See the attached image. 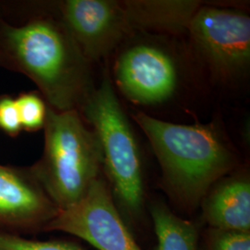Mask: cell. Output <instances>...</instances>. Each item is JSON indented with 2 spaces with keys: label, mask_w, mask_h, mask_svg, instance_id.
I'll list each match as a JSON object with an SVG mask.
<instances>
[{
  "label": "cell",
  "mask_w": 250,
  "mask_h": 250,
  "mask_svg": "<svg viewBox=\"0 0 250 250\" xmlns=\"http://www.w3.org/2000/svg\"><path fill=\"white\" fill-rule=\"evenodd\" d=\"M55 7L90 63L106 59L131 34L122 1L64 0Z\"/></svg>",
  "instance_id": "ba28073f"
},
{
  "label": "cell",
  "mask_w": 250,
  "mask_h": 250,
  "mask_svg": "<svg viewBox=\"0 0 250 250\" xmlns=\"http://www.w3.org/2000/svg\"><path fill=\"white\" fill-rule=\"evenodd\" d=\"M131 34L156 32L188 33L192 19L203 5L197 0H126L122 1Z\"/></svg>",
  "instance_id": "8fae6325"
},
{
  "label": "cell",
  "mask_w": 250,
  "mask_h": 250,
  "mask_svg": "<svg viewBox=\"0 0 250 250\" xmlns=\"http://www.w3.org/2000/svg\"><path fill=\"white\" fill-rule=\"evenodd\" d=\"M210 228L250 232V181L247 172H233L219 180L201 202Z\"/></svg>",
  "instance_id": "30bf717a"
},
{
  "label": "cell",
  "mask_w": 250,
  "mask_h": 250,
  "mask_svg": "<svg viewBox=\"0 0 250 250\" xmlns=\"http://www.w3.org/2000/svg\"><path fill=\"white\" fill-rule=\"evenodd\" d=\"M111 81L134 104L157 106L177 93L180 67L169 49L155 42L140 41L118 54Z\"/></svg>",
  "instance_id": "8992f818"
},
{
  "label": "cell",
  "mask_w": 250,
  "mask_h": 250,
  "mask_svg": "<svg viewBox=\"0 0 250 250\" xmlns=\"http://www.w3.org/2000/svg\"><path fill=\"white\" fill-rule=\"evenodd\" d=\"M16 99L22 131L36 132L44 129L47 104L42 96L35 92L21 93Z\"/></svg>",
  "instance_id": "4fadbf2b"
},
{
  "label": "cell",
  "mask_w": 250,
  "mask_h": 250,
  "mask_svg": "<svg viewBox=\"0 0 250 250\" xmlns=\"http://www.w3.org/2000/svg\"><path fill=\"white\" fill-rule=\"evenodd\" d=\"M59 211L30 167L0 164V230L25 236L45 232Z\"/></svg>",
  "instance_id": "9c48e42d"
},
{
  "label": "cell",
  "mask_w": 250,
  "mask_h": 250,
  "mask_svg": "<svg viewBox=\"0 0 250 250\" xmlns=\"http://www.w3.org/2000/svg\"><path fill=\"white\" fill-rule=\"evenodd\" d=\"M79 112L98 138L103 172L121 214L127 224L139 222L146 205L141 154L108 72Z\"/></svg>",
  "instance_id": "3957f363"
},
{
  "label": "cell",
  "mask_w": 250,
  "mask_h": 250,
  "mask_svg": "<svg viewBox=\"0 0 250 250\" xmlns=\"http://www.w3.org/2000/svg\"><path fill=\"white\" fill-rule=\"evenodd\" d=\"M26 11L16 23L0 13V67L33 81L48 107L80 111L96 88L91 63L57 11Z\"/></svg>",
  "instance_id": "6da1fadb"
},
{
  "label": "cell",
  "mask_w": 250,
  "mask_h": 250,
  "mask_svg": "<svg viewBox=\"0 0 250 250\" xmlns=\"http://www.w3.org/2000/svg\"><path fill=\"white\" fill-rule=\"evenodd\" d=\"M198 250H250V232L208 227Z\"/></svg>",
  "instance_id": "9a60e30c"
},
{
  "label": "cell",
  "mask_w": 250,
  "mask_h": 250,
  "mask_svg": "<svg viewBox=\"0 0 250 250\" xmlns=\"http://www.w3.org/2000/svg\"><path fill=\"white\" fill-rule=\"evenodd\" d=\"M41 158L30 167L60 209L78 202L103 173L98 138L78 110L47 106Z\"/></svg>",
  "instance_id": "277c9868"
},
{
  "label": "cell",
  "mask_w": 250,
  "mask_h": 250,
  "mask_svg": "<svg viewBox=\"0 0 250 250\" xmlns=\"http://www.w3.org/2000/svg\"><path fill=\"white\" fill-rule=\"evenodd\" d=\"M0 130L12 137L22 131L16 99L9 96L0 97Z\"/></svg>",
  "instance_id": "2e32d148"
},
{
  "label": "cell",
  "mask_w": 250,
  "mask_h": 250,
  "mask_svg": "<svg viewBox=\"0 0 250 250\" xmlns=\"http://www.w3.org/2000/svg\"><path fill=\"white\" fill-rule=\"evenodd\" d=\"M0 250H84L65 240H35L25 235L0 230Z\"/></svg>",
  "instance_id": "5bb4252c"
},
{
  "label": "cell",
  "mask_w": 250,
  "mask_h": 250,
  "mask_svg": "<svg viewBox=\"0 0 250 250\" xmlns=\"http://www.w3.org/2000/svg\"><path fill=\"white\" fill-rule=\"evenodd\" d=\"M48 232L72 234L99 250H142L102 176L78 202L60 209L46 226Z\"/></svg>",
  "instance_id": "52a82bcc"
},
{
  "label": "cell",
  "mask_w": 250,
  "mask_h": 250,
  "mask_svg": "<svg viewBox=\"0 0 250 250\" xmlns=\"http://www.w3.org/2000/svg\"><path fill=\"white\" fill-rule=\"evenodd\" d=\"M132 118L151 145L166 192L186 210L196 209L209 189L239 165L237 153L216 122L177 125L142 111Z\"/></svg>",
  "instance_id": "7a4b0ae2"
},
{
  "label": "cell",
  "mask_w": 250,
  "mask_h": 250,
  "mask_svg": "<svg viewBox=\"0 0 250 250\" xmlns=\"http://www.w3.org/2000/svg\"><path fill=\"white\" fill-rule=\"evenodd\" d=\"M150 214L157 235L156 250H198L197 225L180 218L161 202L150 208Z\"/></svg>",
  "instance_id": "7c38bea8"
},
{
  "label": "cell",
  "mask_w": 250,
  "mask_h": 250,
  "mask_svg": "<svg viewBox=\"0 0 250 250\" xmlns=\"http://www.w3.org/2000/svg\"><path fill=\"white\" fill-rule=\"evenodd\" d=\"M188 34L196 53L217 79L232 81L249 70L250 17L246 12L203 4Z\"/></svg>",
  "instance_id": "5b68a950"
}]
</instances>
